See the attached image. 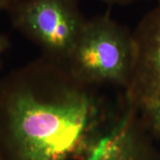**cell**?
<instances>
[{"instance_id":"cell-4","label":"cell","mask_w":160,"mask_h":160,"mask_svg":"<svg viewBox=\"0 0 160 160\" xmlns=\"http://www.w3.org/2000/svg\"><path fill=\"white\" fill-rule=\"evenodd\" d=\"M132 37L133 68L124 95L142 111L160 101V5L142 19Z\"/></svg>"},{"instance_id":"cell-3","label":"cell","mask_w":160,"mask_h":160,"mask_svg":"<svg viewBox=\"0 0 160 160\" xmlns=\"http://www.w3.org/2000/svg\"><path fill=\"white\" fill-rule=\"evenodd\" d=\"M6 12L43 56L65 63L86 22L79 0H10Z\"/></svg>"},{"instance_id":"cell-8","label":"cell","mask_w":160,"mask_h":160,"mask_svg":"<svg viewBox=\"0 0 160 160\" xmlns=\"http://www.w3.org/2000/svg\"><path fill=\"white\" fill-rule=\"evenodd\" d=\"M10 0H0V12L6 11Z\"/></svg>"},{"instance_id":"cell-7","label":"cell","mask_w":160,"mask_h":160,"mask_svg":"<svg viewBox=\"0 0 160 160\" xmlns=\"http://www.w3.org/2000/svg\"><path fill=\"white\" fill-rule=\"evenodd\" d=\"M102 2L109 4V5H129V4H132L138 1H142V0H102Z\"/></svg>"},{"instance_id":"cell-9","label":"cell","mask_w":160,"mask_h":160,"mask_svg":"<svg viewBox=\"0 0 160 160\" xmlns=\"http://www.w3.org/2000/svg\"><path fill=\"white\" fill-rule=\"evenodd\" d=\"M0 160H6L5 158H4V157L2 156V154L0 153Z\"/></svg>"},{"instance_id":"cell-6","label":"cell","mask_w":160,"mask_h":160,"mask_svg":"<svg viewBox=\"0 0 160 160\" xmlns=\"http://www.w3.org/2000/svg\"><path fill=\"white\" fill-rule=\"evenodd\" d=\"M10 46V40L8 37L5 34L0 33V60H1V55L6 49Z\"/></svg>"},{"instance_id":"cell-2","label":"cell","mask_w":160,"mask_h":160,"mask_svg":"<svg viewBox=\"0 0 160 160\" xmlns=\"http://www.w3.org/2000/svg\"><path fill=\"white\" fill-rule=\"evenodd\" d=\"M134 61L132 32L108 14L86 20L67 65L89 85H111L126 90Z\"/></svg>"},{"instance_id":"cell-1","label":"cell","mask_w":160,"mask_h":160,"mask_svg":"<svg viewBox=\"0 0 160 160\" xmlns=\"http://www.w3.org/2000/svg\"><path fill=\"white\" fill-rule=\"evenodd\" d=\"M67 63L41 56L0 79L6 160H81L118 108Z\"/></svg>"},{"instance_id":"cell-5","label":"cell","mask_w":160,"mask_h":160,"mask_svg":"<svg viewBox=\"0 0 160 160\" xmlns=\"http://www.w3.org/2000/svg\"><path fill=\"white\" fill-rule=\"evenodd\" d=\"M141 116L148 132L160 140V101L142 109Z\"/></svg>"}]
</instances>
